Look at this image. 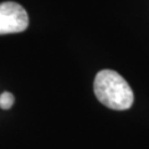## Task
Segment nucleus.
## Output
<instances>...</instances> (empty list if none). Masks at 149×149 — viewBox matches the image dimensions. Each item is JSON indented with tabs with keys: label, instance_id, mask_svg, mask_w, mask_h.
<instances>
[{
	"label": "nucleus",
	"instance_id": "f257e3e1",
	"mask_svg": "<svg viewBox=\"0 0 149 149\" xmlns=\"http://www.w3.org/2000/svg\"><path fill=\"white\" fill-rule=\"evenodd\" d=\"M93 92L103 106L114 111H125L132 107L134 95L128 82L113 70H102L93 81Z\"/></svg>",
	"mask_w": 149,
	"mask_h": 149
},
{
	"label": "nucleus",
	"instance_id": "f03ea898",
	"mask_svg": "<svg viewBox=\"0 0 149 149\" xmlns=\"http://www.w3.org/2000/svg\"><path fill=\"white\" fill-rule=\"evenodd\" d=\"M29 26V15L20 4L5 1L0 4V35L22 32Z\"/></svg>",
	"mask_w": 149,
	"mask_h": 149
},
{
	"label": "nucleus",
	"instance_id": "7ed1b4c3",
	"mask_svg": "<svg viewBox=\"0 0 149 149\" xmlns=\"http://www.w3.org/2000/svg\"><path fill=\"white\" fill-rule=\"evenodd\" d=\"M14 102H15V97L10 92H4L0 95V108L1 109H10Z\"/></svg>",
	"mask_w": 149,
	"mask_h": 149
}]
</instances>
